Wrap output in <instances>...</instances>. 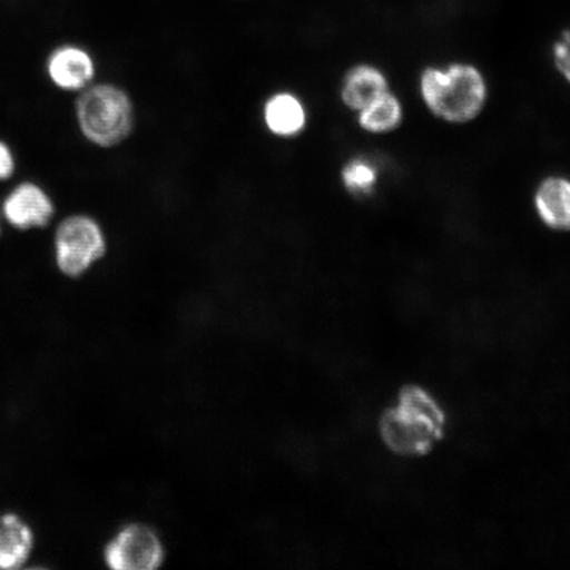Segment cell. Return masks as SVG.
<instances>
[{
	"label": "cell",
	"mask_w": 570,
	"mask_h": 570,
	"mask_svg": "<svg viewBox=\"0 0 570 570\" xmlns=\"http://www.w3.org/2000/svg\"><path fill=\"white\" fill-rule=\"evenodd\" d=\"M404 105L395 91L389 90L375 101L356 112V122L361 130L370 134L389 135L399 130L404 122Z\"/></svg>",
	"instance_id": "11"
},
{
	"label": "cell",
	"mask_w": 570,
	"mask_h": 570,
	"mask_svg": "<svg viewBox=\"0 0 570 570\" xmlns=\"http://www.w3.org/2000/svg\"><path fill=\"white\" fill-rule=\"evenodd\" d=\"M33 531L17 514L0 517V569L16 570L26 564L33 550Z\"/></svg>",
	"instance_id": "10"
},
{
	"label": "cell",
	"mask_w": 570,
	"mask_h": 570,
	"mask_svg": "<svg viewBox=\"0 0 570 570\" xmlns=\"http://www.w3.org/2000/svg\"><path fill=\"white\" fill-rule=\"evenodd\" d=\"M532 205L548 230L570 233V177L548 175L541 178L533 190Z\"/></svg>",
	"instance_id": "8"
},
{
	"label": "cell",
	"mask_w": 570,
	"mask_h": 570,
	"mask_svg": "<svg viewBox=\"0 0 570 570\" xmlns=\"http://www.w3.org/2000/svg\"><path fill=\"white\" fill-rule=\"evenodd\" d=\"M4 220H3V217H2V212H0V239H2L3 237V233H4Z\"/></svg>",
	"instance_id": "16"
},
{
	"label": "cell",
	"mask_w": 570,
	"mask_h": 570,
	"mask_svg": "<svg viewBox=\"0 0 570 570\" xmlns=\"http://www.w3.org/2000/svg\"><path fill=\"white\" fill-rule=\"evenodd\" d=\"M341 177L346 190L351 194L370 195L380 180V170L368 159L356 158L346 164Z\"/></svg>",
	"instance_id": "13"
},
{
	"label": "cell",
	"mask_w": 570,
	"mask_h": 570,
	"mask_svg": "<svg viewBox=\"0 0 570 570\" xmlns=\"http://www.w3.org/2000/svg\"><path fill=\"white\" fill-rule=\"evenodd\" d=\"M417 91L431 116L451 126L473 124L490 97L487 76L468 61L424 67L417 77Z\"/></svg>",
	"instance_id": "2"
},
{
	"label": "cell",
	"mask_w": 570,
	"mask_h": 570,
	"mask_svg": "<svg viewBox=\"0 0 570 570\" xmlns=\"http://www.w3.org/2000/svg\"><path fill=\"white\" fill-rule=\"evenodd\" d=\"M164 558L166 551L158 533L142 524L125 527L105 548L106 564L116 570H154Z\"/></svg>",
	"instance_id": "6"
},
{
	"label": "cell",
	"mask_w": 570,
	"mask_h": 570,
	"mask_svg": "<svg viewBox=\"0 0 570 570\" xmlns=\"http://www.w3.org/2000/svg\"><path fill=\"white\" fill-rule=\"evenodd\" d=\"M391 90L386 71L374 63L361 62L346 71L340 97L346 109L358 112Z\"/></svg>",
	"instance_id": "9"
},
{
	"label": "cell",
	"mask_w": 570,
	"mask_h": 570,
	"mask_svg": "<svg viewBox=\"0 0 570 570\" xmlns=\"http://www.w3.org/2000/svg\"><path fill=\"white\" fill-rule=\"evenodd\" d=\"M265 122L268 130L277 137H296L306 124L305 107L291 92H279L271 97L265 106Z\"/></svg>",
	"instance_id": "12"
},
{
	"label": "cell",
	"mask_w": 570,
	"mask_h": 570,
	"mask_svg": "<svg viewBox=\"0 0 570 570\" xmlns=\"http://www.w3.org/2000/svg\"><path fill=\"white\" fill-rule=\"evenodd\" d=\"M78 131L90 145L112 148L124 142L134 128V106L127 92L112 83L89 85L75 102Z\"/></svg>",
	"instance_id": "3"
},
{
	"label": "cell",
	"mask_w": 570,
	"mask_h": 570,
	"mask_svg": "<svg viewBox=\"0 0 570 570\" xmlns=\"http://www.w3.org/2000/svg\"><path fill=\"white\" fill-rule=\"evenodd\" d=\"M552 66L570 87V27L564 28L551 46Z\"/></svg>",
	"instance_id": "14"
},
{
	"label": "cell",
	"mask_w": 570,
	"mask_h": 570,
	"mask_svg": "<svg viewBox=\"0 0 570 570\" xmlns=\"http://www.w3.org/2000/svg\"><path fill=\"white\" fill-rule=\"evenodd\" d=\"M52 253L55 266L62 276L80 279L107 253L101 224L89 214H69L55 226Z\"/></svg>",
	"instance_id": "4"
},
{
	"label": "cell",
	"mask_w": 570,
	"mask_h": 570,
	"mask_svg": "<svg viewBox=\"0 0 570 570\" xmlns=\"http://www.w3.org/2000/svg\"><path fill=\"white\" fill-rule=\"evenodd\" d=\"M45 71L56 89L80 92L95 81L97 63L87 48L76 42H62L48 53Z\"/></svg>",
	"instance_id": "7"
},
{
	"label": "cell",
	"mask_w": 570,
	"mask_h": 570,
	"mask_svg": "<svg viewBox=\"0 0 570 570\" xmlns=\"http://www.w3.org/2000/svg\"><path fill=\"white\" fill-rule=\"evenodd\" d=\"M449 431L444 404L424 387L402 389L384 405L376 433L384 451L399 463L425 458L443 443Z\"/></svg>",
	"instance_id": "1"
},
{
	"label": "cell",
	"mask_w": 570,
	"mask_h": 570,
	"mask_svg": "<svg viewBox=\"0 0 570 570\" xmlns=\"http://www.w3.org/2000/svg\"><path fill=\"white\" fill-rule=\"evenodd\" d=\"M18 173V156L16 149L3 138H0V183L12 180Z\"/></svg>",
	"instance_id": "15"
},
{
	"label": "cell",
	"mask_w": 570,
	"mask_h": 570,
	"mask_svg": "<svg viewBox=\"0 0 570 570\" xmlns=\"http://www.w3.org/2000/svg\"><path fill=\"white\" fill-rule=\"evenodd\" d=\"M6 226L19 233L46 230L56 218L55 198L45 185L26 178L9 190L0 203Z\"/></svg>",
	"instance_id": "5"
}]
</instances>
